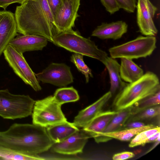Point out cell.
<instances>
[{
	"label": "cell",
	"mask_w": 160,
	"mask_h": 160,
	"mask_svg": "<svg viewBox=\"0 0 160 160\" xmlns=\"http://www.w3.org/2000/svg\"><path fill=\"white\" fill-rule=\"evenodd\" d=\"M146 125H147L141 121L130 122L125 123L120 130L138 128Z\"/></svg>",
	"instance_id": "cell-32"
},
{
	"label": "cell",
	"mask_w": 160,
	"mask_h": 160,
	"mask_svg": "<svg viewBox=\"0 0 160 160\" xmlns=\"http://www.w3.org/2000/svg\"><path fill=\"white\" fill-rule=\"evenodd\" d=\"M112 94L109 91L94 102L79 112L73 123L78 128H83L102 111L105 104L111 98Z\"/></svg>",
	"instance_id": "cell-14"
},
{
	"label": "cell",
	"mask_w": 160,
	"mask_h": 160,
	"mask_svg": "<svg viewBox=\"0 0 160 160\" xmlns=\"http://www.w3.org/2000/svg\"><path fill=\"white\" fill-rule=\"evenodd\" d=\"M80 0H60L59 4L53 15L54 24L59 33L71 29L79 16L78 11Z\"/></svg>",
	"instance_id": "cell-10"
},
{
	"label": "cell",
	"mask_w": 160,
	"mask_h": 160,
	"mask_svg": "<svg viewBox=\"0 0 160 160\" xmlns=\"http://www.w3.org/2000/svg\"><path fill=\"white\" fill-rule=\"evenodd\" d=\"M26 0H0V7L5 9L10 4L15 3L21 4L22 3Z\"/></svg>",
	"instance_id": "cell-33"
},
{
	"label": "cell",
	"mask_w": 160,
	"mask_h": 160,
	"mask_svg": "<svg viewBox=\"0 0 160 160\" xmlns=\"http://www.w3.org/2000/svg\"><path fill=\"white\" fill-rule=\"evenodd\" d=\"M118 112L102 111L82 129L91 138H93L103 131Z\"/></svg>",
	"instance_id": "cell-18"
},
{
	"label": "cell",
	"mask_w": 160,
	"mask_h": 160,
	"mask_svg": "<svg viewBox=\"0 0 160 160\" xmlns=\"http://www.w3.org/2000/svg\"><path fill=\"white\" fill-rule=\"evenodd\" d=\"M158 127L152 124L139 128L120 130L108 133H101L93 138L97 143L107 142L113 138L122 141H129L140 132Z\"/></svg>",
	"instance_id": "cell-17"
},
{
	"label": "cell",
	"mask_w": 160,
	"mask_h": 160,
	"mask_svg": "<svg viewBox=\"0 0 160 160\" xmlns=\"http://www.w3.org/2000/svg\"><path fill=\"white\" fill-rule=\"evenodd\" d=\"M48 41L46 38L41 36L22 34L16 36L9 44L17 51L23 54L26 52L42 50L47 46Z\"/></svg>",
	"instance_id": "cell-15"
},
{
	"label": "cell",
	"mask_w": 160,
	"mask_h": 160,
	"mask_svg": "<svg viewBox=\"0 0 160 160\" xmlns=\"http://www.w3.org/2000/svg\"><path fill=\"white\" fill-rule=\"evenodd\" d=\"M83 55L77 53H74L71 57L70 61L75 65L78 70L84 75L86 82L88 83L90 77H93L91 69L85 63L83 60Z\"/></svg>",
	"instance_id": "cell-28"
},
{
	"label": "cell",
	"mask_w": 160,
	"mask_h": 160,
	"mask_svg": "<svg viewBox=\"0 0 160 160\" xmlns=\"http://www.w3.org/2000/svg\"><path fill=\"white\" fill-rule=\"evenodd\" d=\"M5 59L15 73L26 84L30 86L35 91L42 89L36 74L32 70L24 57L8 45L3 52Z\"/></svg>",
	"instance_id": "cell-8"
},
{
	"label": "cell",
	"mask_w": 160,
	"mask_h": 160,
	"mask_svg": "<svg viewBox=\"0 0 160 160\" xmlns=\"http://www.w3.org/2000/svg\"><path fill=\"white\" fill-rule=\"evenodd\" d=\"M53 97L57 102L62 105L65 103L77 101L79 99L78 91L73 87L57 89Z\"/></svg>",
	"instance_id": "cell-23"
},
{
	"label": "cell",
	"mask_w": 160,
	"mask_h": 160,
	"mask_svg": "<svg viewBox=\"0 0 160 160\" xmlns=\"http://www.w3.org/2000/svg\"><path fill=\"white\" fill-rule=\"evenodd\" d=\"M137 23L141 33L146 36H155L158 32L153 21L157 8L149 0H138Z\"/></svg>",
	"instance_id": "cell-11"
},
{
	"label": "cell",
	"mask_w": 160,
	"mask_h": 160,
	"mask_svg": "<svg viewBox=\"0 0 160 160\" xmlns=\"http://www.w3.org/2000/svg\"><path fill=\"white\" fill-rule=\"evenodd\" d=\"M120 8L129 12H133L136 7V0H115Z\"/></svg>",
	"instance_id": "cell-29"
},
{
	"label": "cell",
	"mask_w": 160,
	"mask_h": 160,
	"mask_svg": "<svg viewBox=\"0 0 160 160\" xmlns=\"http://www.w3.org/2000/svg\"><path fill=\"white\" fill-rule=\"evenodd\" d=\"M14 16L20 34L41 36L52 42L58 33L47 0H26L17 7Z\"/></svg>",
	"instance_id": "cell-2"
},
{
	"label": "cell",
	"mask_w": 160,
	"mask_h": 160,
	"mask_svg": "<svg viewBox=\"0 0 160 160\" xmlns=\"http://www.w3.org/2000/svg\"><path fill=\"white\" fill-rule=\"evenodd\" d=\"M155 36H140L125 43L110 48L113 58H126L132 60L150 56L156 48Z\"/></svg>",
	"instance_id": "cell-6"
},
{
	"label": "cell",
	"mask_w": 160,
	"mask_h": 160,
	"mask_svg": "<svg viewBox=\"0 0 160 160\" xmlns=\"http://www.w3.org/2000/svg\"><path fill=\"white\" fill-rule=\"evenodd\" d=\"M90 138L82 129H79L63 141L54 143L50 148L52 152L62 154L74 155L81 153Z\"/></svg>",
	"instance_id": "cell-12"
},
{
	"label": "cell",
	"mask_w": 160,
	"mask_h": 160,
	"mask_svg": "<svg viewBox=\"0 0 160 160\" xmlns=\"http://www.w3.org/2000/svg\"><path fill=\"white\" fill-rule=\"evenodd\" d=\"M18 32L14 14L9 11H0V56Z\"/></svg>",
	"instance_id": "cell-13"
},
{
	"label": "cell",
	"mask_w": 160,
	"mask_h": 160,
	"mask_svg": "<svg viewBox=\"0 0 160 160\" xmlns=\"http://www.w3.org/2000/svg\"><path fill=\"white\" fill-rule=\"evenodd\" d=\"M134 156L135 154L132 152L126 151L115 154L112 158L113 160H123L132 158Z\"/></svg>",
	"instance_id": "cell-31"
},
{
	"label": "cell",
	"mask_w": 160,
	"mask_h": 160,
	"mask_svg": "<svg viewBox=\"0 0 160 160\" xmlns=\"http://www.w3.org/2000/svg\"><path fill=\"white\" fill-rule=\"evenodd\" d=\"M47 1L53 16L59 4L60 0H47Z\"/></svg>",
	"instance_id": "cell-34"
},
{
	"label": "cell",
	"mask_w": 160,
	"mask_h": 160,
	"mask_svg": "<svg viewBox=\"0 0 160 160\" xmlns=\"http://www.w3.org/2000/svg\"><path fill=\"white\" fill-rule=\"evenodd\" d=\"M160 91L159 78L154 73L148 71L137 81L127 83L118 91L112 104L114 111L130 107L141 100Z\"/></svg>",
	"instance_id": "cell-3"
},
{
	"label": "cell",
	"mask_w": 160,
	"mask_h": 160,
	"mask_svg": "<svg viewBox=\"0 0 160 160\" xmlns=\"http://www.w3.org/2000/svg\"><path fill=\"white\" fill-rule=\"evenodd\" d=\"M62 105L52 96L35 101L32 114V123L47 128L67 122Z\"/></svg>",
	"instance_id": "cell-7"
},
{
	"label": "cell",
	"mask_w": 160,
	"mask_h": 160,
	"mask_svg": "<svg viewBox=\"0 0 160 160\" xmlns=\"http://www.w3.org/2000/svg\"><path fill=\"white\" fill-rule=\"evenodd\" d=\"M160 113L159 105H155L132 115L128 119L126 122L150 119L159 116Z\"/></svg>",
	"instance_id": "cell-24"
},
{
	"label": "cell",
	"mask_w": 160,
	"mask_h": 160,
	"mask_svg": "<svg viewBox=\"0 0 160 160\" xmlns=\"http://www.w3.org/2000/svg\"><path fill=\"white\" fill-rule=\"evenodd\" d=\"M106 11L111 14H113L120 9L115 0H100Z\"/></svg>",
	"instance_id": "cell-30"
},
{
	"label": "cell",
	"mask_w": 160,
	"mask_h": 160,
	"mask_svg": "<svg viewBox=\"0 0 160 160\" xmlns=\"http://www.w3.org/2000/svg\"><path fill=\"white\" fill-rule=\"evenodd\" d=\"M120 58V75L121 79L131 83L142 76L144 74L143 70L132 59L124 58Z\"/></svg>",
	"instance_id": "cell-19"
},
{
	"label": "cell",
	"mask_w": 160,
	"mask_h": 160,
	"mask_svg": "<svg viewBox=\"0 0 160 160\" xmlns=\"http://www.w3.org/2000/svg\"><path fill=\"white\" fill-rule=\"evenodd\" d=\"M160 131V127L143 131L136 135L129 144L130 148H133L146 144L148 139L151 136Z\"/></svg>",
	"instance_id": "cell-27"
},
{
	"label": "cell",
	"mask_w": 160,
	"mask_h": 160,
	"mask_svg": "<svg viewBox=\"0 0 160 160\" xmlns=\"http://www.w3.org/2000/svg\"><path fill=\"white\" fill-rule=\"evenodd\" d=\"M132 114V106L118 111L101 133H108L120 130Z\"/></svg>",
	"instance_id": "cell-22"
},
{
	"label": "cell",
	"mask_w": 160,
	"mask_h": 160,
	"mask_svg": "<svg viewBox=\"0 0 160 160\" xmlns=\"http://www.w3.org/2000/svg\"><path fill=\"white\" fill-rule=\"evenodd\" d=\"M160 91L155 94L146 98L132 106V114L146 108L159 105Z\"/></svg>",
	"instance_id": "cell-26"
},
{
	"label": "cell",
	"mask_w": 160,
	"mask_h": 160,
	"mask_svg": "<svg viewBox=\"0 0 160 160\" xmlns=\"http://www.w3.org/2000/svg\"><path fill=\"white\" fill-rule=\"evenodd\" d=\"M36 76L39 82L59 87H65L73 82L70 67L63 63H52Z\"/></svg>",
	"instance_id": "cell-9"
},
{
	"label": "cell",
	"mask_w": 160,
	"mask_h": 160,
	"mask_svg": "<svg viewBox=\"0 0 160 160\" xmlns=\"http://www.w3.org/2000/svg\"><path fill=\"white\" fill-rule=\"evenodd\" d=\"M107 68L109 76L110 91L113 94L123 88L127 83L122 81L120 75V64L115 59L108 57L102 63Z\"/></svg>",
	"instance_id": "cell-21"
},
{
	"label": "cell",
	"mask_w": 160,
	"mask_h": 160,
	"mask_svg": "<svg viewBox=\"0 0 160 160\" xmlns=\"http://www.w3.org/2000/svg\"><path fill=\"white\" fill-rule=\"evenodd\" d=\"M54 143L46 128L33 123H14L0 131V147L20 154L37 155L47 151Z\"/></svg>",
	"instance_id": "cell-1"
},
{
	"label": "cell",
	"mask_w": 160,
	"mask_h": 160,
	"mask_svg": "<svg viewBox=\"0 0 160 160\" xmlns=\"http://www.w3.org/2000/svg\"><path fill=\"white\" fill-rule=\"evenodd\" d=\"M52 43L70 52L93 58L102 63L108 57L107 53L99 49L90 38L83 37L72 29L56 34Z\"/></svg>",
	"instance_id": "cell-4"
},
{
	"label": "cell",
	"mask_w": 160,
	"mask_h": 160,
	"mask_svg": "<svg viewBox=\"0 0 160 160\" xmlns=\"http://www.w3.org/2000/svg\"><path fill=\"white\" fill-rule=\"evenodd\" d=\"M35 101L28 95L15 94L0 90V116L14 120L32 115Z\"/></svg>",
	"instance_id": "cell-5"
},
{
	"label": "cell",
	"mask_w": 160,
	"mask_h": 160,
	"mask_svg": "<svg viewBox=\"0 0 160 160\" xmlns=\"http://www.w3.org/2000/svg\"><path fill=\"white\" fill-rule=\"evenodd\" d=\"M128 28V25L122 21L109 23L102 22L93 31L91 35L102 39L116 40L126 33Z\"/></svg>",
	"instance_id": "cell-16"
},
{
	"label": "cell",
	"mask_w": 160,
	"mask_h": 160,
	"mask_svg": "<svg viewBox=\"0 0 160 160\" xmlns=\"http://www.w3.org/2000/svg\"><path fill=\"white\" fill-rule=\"evenodd\" d=\"M46 159L38 155H29L17 153L0 147V159L14 160H42Z\"/></svg>",
	"instance_id": "cell-25"
},
{
	"label": "cell",
	"mask_w": 160,
	"mask_h": 160,
	"mask_svg": "<svg viewBox=\"0 0 160 160\" xmlns=\"http://www.w3.org/2000/svg\"></svg>",
	"instance_id": "cell-35"
},
{
	"label": "cell",
	"mask_w": 160,
	"mask_h": 160,
	"mask_svg": "<svg viewBox=\"0 0 160 160\" xmlns=\"http://www.w3.org/2000/svg\"><path fill=\"white\" fill-rule=\"evenodd\" d=\"M46 129L54 143L63 141L79 129L73 122L68 121L48 127Z\"/></svg>",
	"instance_id": "cell-20"
}]
</instances>
